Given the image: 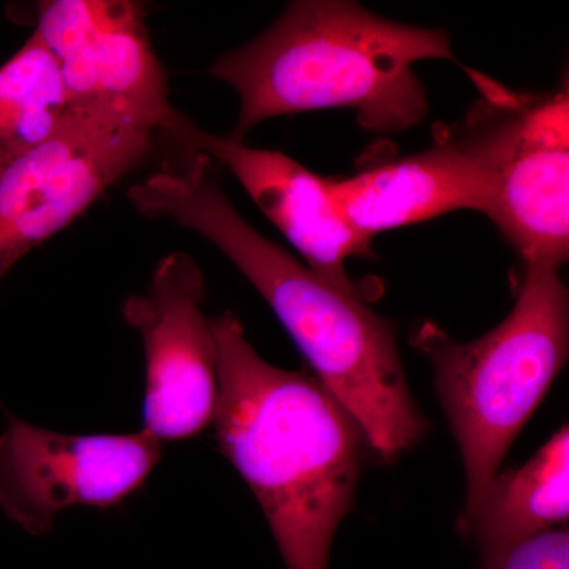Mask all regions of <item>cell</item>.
<instances>
[{
  "instance_id": "cell-1",
  "label": "cell",
  "mask_w": 569,
  "mask_h": 569,
  "mask_svg": "<svg viewBox=\"0 0 569 569\" xmlns=\"http://www.w3.org/2000/svg\"><path fill=\"white\" fill-rule=\"evenodd\" d=\"M129 200L142 216L197 231L244 274L381 459L395 462L421 441L427 421L408 391L392 325L258 233L209 157L183 149L130 187Z\"/></svg>"
},
{
  "instance_id": "cell-2",
  "label": "cell",
  "mask_w": 569,
  "mask_h": 569,
  "mask_svg": "<svg viewBox=\"0 0 569 569\" xmlns=\"http://www.w3.org/2000/svg\"><path fill=\"white\" fill-rule=\"evenodd\" d=\"M216 438L263 509L287 569H328L366 438L320 381L269 365L231 312L211 320Z\"/></svg>"
},
{
  "instance_id": "cell-3",
  "label": "cell",
  "mask_w": 569,
  "mask_h": 569,
  "mask_svg": "<svg viewBox=\"0 0 569 569\" xmlns=\"http://www.w3.org/2000/svg\"><path fill=\"white\" fill-rule=\"evenodd\" d=\"M432 59L456 61L445 31L400 24L347 0H299L209 74L239 96L236 140L279 116L337 108L355 111L369 132L399 133L426 118L415 66Z\"/></svg>"
},
{
  "instance_id": "cell-4",
  "label": "cell",
  "mask_w": 569,
  "mask_h": 569,
  "mask_svg": "<svg viewBox=\"0 0 569 569\" xmlns=\"http://www.w3.org/2000/svg\"><path fill=\"white\" fill-rule=\"evenodd\" d=\"M560 269L527 266L509 316L471 342L425 321L413 346L429 359L466 468L460 520L473 515L501 460L541 403L569 351L568 291Z\"/></svg>"
},
{
  "instance_id": "cell-5",
  "label": "cell",
  "mask_w": 569,
  "mask_h": 569,
  "mask_svg": "<svg viewBox=\"0 0 569 569\" xmlns=\"http://www.w3.org/2000/svg\"><path fill=\"white\" fill-rule=\"evenodd\" d=\"M468 74L481 99L455 129L488 182L485 216L526 268L560 269L569 253L568 92H512Z\"/></svg>"
},
{
  "instance_id": "cell-6",
  "label": "cell",
  "mask_w": 569,
  "mask_h": 569,
  "mask_svg": "<svg viewBox=\"0 0 569 569\" xmlns=\"http://www.w3.org/2000/svg\"><path fill=\"white\" fill-rule=\"evenodd\" d=\"M156 133L151 123L123 112L69 107L50 141L0 173V282L144 162Z\"/></svg>"
},
{
  "instance_id": "cell-7",
  "label": "cell",
  "mask_w": 569,
  "mask_h": 569,
  "mask_svg": "<svg viewBox=\"0 0 569 569\" xmlns=\"http://www.w3.org/2000/svg\"><path fill=\"white\" fill-rule=\"evenodd\" d=\"M0 433V509L40 537L73 507L110 508L144 485L162 459V443L144 430L71 436L13 415Z\"/></svg>"
},
{
  "instance_id": "cell-8",
  "label": "cell",
  "mask_w": 569,
  "mask_h": 569,
  "mask_svg": "<svg viewBox=\"0 0 569 569\" xmlns=\"http://www.w3.org/2000/svg\"><path fill=\"white\" fill-rule=\"evenodd\" d=\"M203 299L200 266L173 252L156 266L148 290L122 306L144 351L142 430L160 443L198 436L216 413L217 347Z\"/></svg>"
},
{
  "instance_id": "cell-9",
  "label": "cell",
  "mask_w": 569,
  "mask_h": 569,
  "mask_svg": "<svg viewBox=\"0 0 569 569\" xmlns=\"http://www.w3.org/2000/svg\"><path fill=\"white\" fill-rule=\"evenodd\" d=\"M36 33L58 62L70 107H97L151 123L181 118L153 52L146 11L132 0H51L37 7Z\"/></svg>"
},
{
  "instance_id": "cell-10",
  "label": "cell",
  "mask_w": 569,
  "mask_h": 569,
  "mask_svg": "<svg viewBox=\"0 0 569 569\" xmlns=\"http://www.w3.org/2000/svg\"><path fill=\"white\" fill-rule=\"evenodd\" d=\"M168 137L204 153L241 182L253 203L329 284L362 299L350 279V258H373L372 241L347 222L329 179L320 178L282 152L250 148L244 141L204 132L181 116Z\"/></svg>"
},
{
  "instance_id": "cell-11",
  "label": "cell",
  "mask_w": 569,
  "mask_h": 569,
  "mask_svg": "<svg viewBox=\"0 0 569 569\" xmlns=\"http://www.w3.org/2000/svg\"><path fill=\"white\" fill-rule=\"evenodd\" d=\"M329 189L347 222L370 241L452 211L486 213L489 201L485 173L455 126L426 151L329 181Z\"/></svg>"
},
{
  "instance_id": "cell-12",
  "label": "cell",
  "mask_w": 569,
  "mask_h": 569,
  "mask_svg": "<svg viewBox=\"0 0 569 569\" xmlns=\"http://www.w3.org/2000/svg\"><path fill=\"white\" fill-rule=\"evenodd\" d=\"M569 433L561 427L520 468L497 473L473 515L458 527L482 552L556 530L569 516Z\"/></svg>"
},
{
  "instance_id": "cell-13",
  "label": "cell",
  "mask_w": 569,
  "mask_h": 569,
  "mask_svg": "<svg viewBox=\"0 0 569 569\" xmlns=\"http://www.w3.org/2000/svg\"><path fill=\"white\" fill-rule=\"evenodd\" d=\"M69 107L58 62L33 32L0 67V173L50 141Z\"/></svg>"
},
{
  "instance_id": "cell-14",
  "label": "cell",
  "mask_w": 569,
  "mask_h": 569,
  "mask_svg": "<svg viewBox=\"0 0 569 569\" xmlns=\"http://www.w3.org/2000/svg\"><path fill=\"white\" fill-rule=\"evenodd\" d=\"M479 569H569V535L556 529L509 548L482 552Z\"/></svg>"
}]
</instances>
